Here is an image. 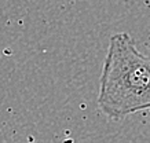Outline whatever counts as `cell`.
Segmentation results:
<instances>
[{
    "instance_id": "obj_1",
    "label": "cell",
    "mask_w": 150,
    "mask_h": 143,
    "mask_svg": "<svg viewBox=\"0 0 150 143\" xmlns=\"http://www.w3.org/2000/svg\"><path fill=\"white\" fill-rule=\"evenodd\" d=\"M98 106L110 120L150 110V58L125 32L110 36L99 80Z\"/></svg>"
}]
</instances>
